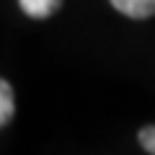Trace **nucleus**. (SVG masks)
<instances>
[{"label":"nucleus","mask_w":155,"mask_h":155,"mask_svg":"<svg viewBox=\"0 0 155 155\" xmlns=\"http://www.w3.org/2000/svg\"><path fill=\"white\" fill-rule=\"evenodd\" d=\"M109 3L114 5V11L129 18H137V21L155 16V0H109Z\"/></svg>","instance_id":"obj_1"},{"label":"nucleus","mask_w":155,"mask_h":155,"mask_svg":"<svg viewBox=\"0 0 155 155\" xmlns=\"http://www.w3.org/2000/svg\"><path fill=\"white\" fill-rule=\"evenodd\" d=\"M18 5L28 18H47L62 5V0H18Z\"/></svg>","instance_id":"obj_2"},{"label":"nucleus","mask_w":155,"mask_h":155,"mask_svg":"<svg viewBox=\"0 0 155 155\" xmlns=\"http://www.w3.org/2000/svg\"><path fill=\"white\" fill-rule=\"evenodd\" d=\"M13 88L8 80H0V124L3 127H8L13 119Z\"/></svg>","instance_id":"obj_3"},{"label":"nucleus","mask_w":155,"mask_h":155,"mask_svg":"<svg viewBox=\"0 0 155 155\" xmlns=\"http://www.w3.org/2000/svg\"><path fill=\"white\" fill-rule=\"evenodd\" d=\"M137 140H140V145H142V150H145V153L155 155V127H153V124H147V127H142V129H140Z\"/></svg>","instance_id":"obj_4"}]
</instances>
